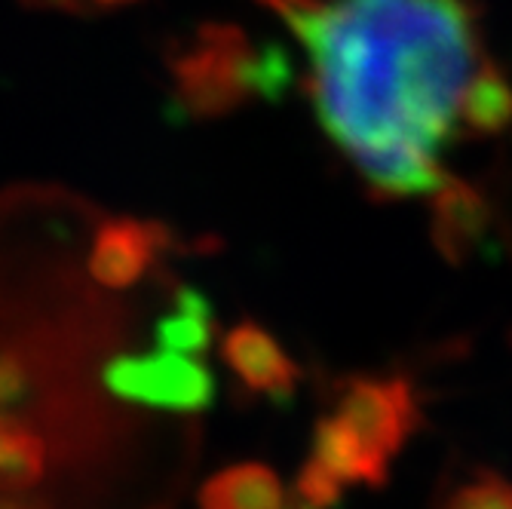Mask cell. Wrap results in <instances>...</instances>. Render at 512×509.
<instances>
[{
    "mask_svg": "<svg viewBox=\"0 0 512 509\" xmlns=\"http://www.w3.org/2000/svg\"><path fill=\"white\" fill-rule=\"evenodd\" d=\"M310 56L307 96L375 197L445 184L439 151L479 65L467 0H289L279 10Z\"/></svg>",
    "mask_w": 512,
    "mask_h": 509,
    "instance_id": "1",
    "label": "cell"
},
{
    "mask_svg": "<svg viewBox=\"0 0 512 509\" xmlns=\"http://www.w3.org/2000/svg\"><path fill=\"white\" fill-rule=\"evenodd\" d=\"M421 427V402L414 387L396 375L347 378L313 427L310 457L338 488H381L408 439Z\"/></svg>",
    "mask_w": 512,
    "mask_h": 509,
    "instance_id": "2",
    "label": "cell"
},
{
    "mask_svg": "<svg viewBox=\"0 0 512 509\" xmlns=\"http://www.w3.org/2000/svg\"><path fill=\"white\" fill-rule=\"evenodd\" d=\"M175 102L194 120H218L252 99L276 102L295 80L289 56L273 43L255 46L237 25L209 22L169 56Z\"/></svg>",
    "mask_w": 512,
    "mask_h": 509,
    "instance_id": "3",
    "label": "cell"
},
{
    "mask_svg": "<svg viewBox=\"0 0 512 509\" xmlns=\"http://www.w3.org/2000/svg\"><path fill=\"white\" fill-rule=\"evenodd\" d=\"M105 390L129 405H145L154 411L197 414L215 402L218 384L209 368L188 353L151 350L120 353L105 365Z\"/></svg>",
    "mask_w": 512,
    "mask_h": 509,
    "instance_id": "4",
    "label": "cell"
},
{
    "mask_svg": "<svg viewBox=\"0 0 512 509\" xmlns=\"http://www.w3.org/2000/svg\"><path fill=\"white\" fill-rule=\"evenodd\" d=\"M172 246L163 224L142 218H108L99 224L89 249V273L105 289H132L154 267L157 255Z\"/></svg>",
    "mask_w": 512,
    "mask_h": 509,
    "instance_id": "5",
    "label": "cell"
},
{
    "mask_svg": "<svg viewBox=\"0 0 512 509\" xmlns=\"http://www.w3.org/2000/svg\"><path fill=\"white\" fill-rule=\"evenodd\" d=\"M221 359L252 396L289 399L301 381L298 362L255 319H243L224 332Z\"/></svg>",
    "mask_w": 512,
    "mask_h": 509,
    "instance_id": "6",
    "label": "cell"
},
{
    "mask_svg": "<svg viewBox=\"0 0 512 509\" xmlns=\"http://www.w3.org/2000/svg\"><path fill=\"white\" fill-rule=\"evenodd\" d=\"M494 234V209L488 197L460 178H445L433 203V243L451 264H470L488 249Z\"/></svg>",
    "mask_w": 512,
    "mask_h": 509,
    "instance_id": "7",
    "label": "cell"
},
{
    "mask_svg": "<svg viewBox=\"0 0 512 509\" xmlns=\"http://www.w3.org/2000/svg\"><path fill=\"white\" fill-rule=\"evenodd\" d=\"M200 509H283L286 485L267 464H234L209 476L197 497Z\"/></svg>",
    "mask_w": 512,
    "mask_h": 509,
    "instance_id": "8",
    "label": "cell"
},
{
    "mask_svg": "<svg viewBox=\"0 0 512 509\" xmlns=\"http://www.w3.org/2000/svg\"><path fill=\"white\" fill-rule=\"evenodd\" d=\"M457 123L476 138H491L512 126V80L497 62L479 59L473 68L460 92Z\"/></svg>",
    "mask_w": 512,
    "mask_h": 509,
    "instance_id": "9",
    "label": "cell"
},
{
    "mask_svg": "<svg viewBox=\"0 0 512 509\" xmlns=\"http://www.w3.org/2000/svg\"><path fill=\"white\" fill-rule=\"evenodd\" d=\"M46 473L43 436L19 421L16 414L0 411V494H25Z\"/></svg>",
    "mask_w": 512,
    "mask_h": 509,
    "instance_id": "10",
    "label": "cell"
},
{
    "mask_svg": "<svg viewBox=\"0 0 512 509\" xmlns=\"http://www.w3.org/2000/svg\"><path fill=\"white\" fill-rule=\"evenodd\" d=\"M212 335H215V313L206 295L191 286H178L172 298V310L157 319L154 329L157 347L197 356L212 344Z\"/></svg>",
    "mask_w": 512,
    "mask_h": 509,
    "instance_id": "11",
    "label": "cell"
},
{
    "mask_svg": "<svg viewBox=\"0 0 512 509\" xmlns=\"http://www.w3.org/2000/svg\"><path fill=\"white\" fill-rule=\"evenodd\" d=\"M439 509H512V479L497 470H476L451 485Z\"/></svg>",
    "mask_w": 512,
    "mask_h": 509,
    "instance_id": "12",
    "label": "cell"
},
{
    "mask_svg": "<svg viewBox=\"0 0 512 509\" xmlns=\"http://www.w3.org/2000/svg\"><path fill=\"white\" fill-rule=\"evenodd\" d=\"M89 4H99V7H120V4H132V0H89Z\"/></svg>",
    "mask_w": 512,
    "mask_h": 509,
    "instance_id": "13",
    "label": "cell"
},
{
    "mask_svg": "<svg viewBox=\"0 0 512 509\" xmlns=\"http://www.w3.org/2000/svg\"><path fill=\"white\" fill-rule=\"evenodd\" d=\"M261 4H264V7H270V10H276V13H279V10H283V7H286V4H289V0H261Z\"/></svg>",
    "mask_w": 512,
    "mask_h": 509,
    "instance_id": "14",
    "label": "cell"
}]
</instances>
